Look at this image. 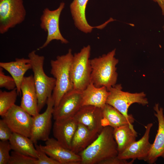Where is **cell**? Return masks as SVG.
Here are the masks:
<instances>
[{
    "instance_id": "22",
    "label": "cell",
    "mask_w": 164,
    "mask_h": 164,
    "mask_svg": "<svg viewBox=\"0 0 164 164\" xmlns=\"http://www.w3.org/2000/svg\"><path fill=\"white\" fill-rule=\"evenodd\" d=\"M113 134L117 145L118 154L136 141L137 137V133L133 126L129 124L114 128Z\"/></svg>"
},
{
    "instance_id": "6",
    "label": "cell",
    "mask_w": 164,
    "mask_h": 164,
    "mask_svg": "<svg viewBox=\"0 0 164 164\" xmlns=\"http://www.w3.org/2000/svg\"><path fill=\"white\" fill-rule=\"evenodd\" d=\"M108 91L109 93L106 104L117 109L132 124L135 119L132 114H128L129 106L134 103H137L143 106L149 103L146 94L144 92L132 93L123 91L121 84H115Z\"/></svg>"
},
{
    "instance_id": "31",
    "label": "cell",
    "mask_w": 164,
    "mask_h": 164,
    "mask_svg": "<svg viewBox=\"0 0 164 164\" xmlns=\"http://www.w3.org/2000/svg\"><path fill=\"white\" fill-rule=\"evenodd\" d=\"M134 161L132 159L131 161H128L127 159H120L117 156L103 160L99 164H132Z\"/></svg>"
},
{
    "instance_id": "14",
    "label": "cell",
    "mask_w": 164,
    "mask_h": 164,
    "mask_svg": "<svg viewBox=\"0 0 164 164\" xmlns=\"http://www.w3.org/2000/svg\"><path fill=\"white\" fill-rule=\"evenodd\" d=\"M78 124L99 133L104 127L102 108L91 105L82 106L74 116Z\"/></svg>"
},
{
    "instance_id": "28",
    "label": "cell",
    "mask_w": 164,
    "mask_h": 164,
    "mask_svg": "<svg viewBox=\"0 0 164 164\" xmlns=\"http://www.w3.org/2000/svg\"><path fill=\"white\" fill-rule=\"evenodd\" d=\"M37 151L38 157L36 160L35 164H59L53 159L49 157L47 154L41 149L40 145L34 144Z\"/></svg>"
},
{
    "instance_id": "26",
    "label": "cell",
    "mask_w": 164,
    "mask_h": 164,
    "mask_svg": "<svg viewBox=\"0 0 164 164\" xmlns=\"http://www.w3.org/2000/svg\"><path fill=\"white\" fill-rule=\"evenodd\" d=\"M37 159L13 151L8 164H35Z\"/></svg>"
},
{
    "instance_id": "18",
    "label": "cell",
    "mask_w": 164,
    "mask_h": 164,
    "mask_svg": "<svg viewBox=\"0 0 164 164\" xmlns=\"http://www.w3.org/2000/svg\"><path fill=\"white\" fill-rule=\"evenodd\" d=\"M88 0H73L70 5L72 16L75 26L80 31L91 33L94 28L102 29L107 24L106 22L101 25L92 26L88 23L85 15V9Z\"/></svg>"
},
{
    "instance_id": "15",
    "label": "cell",
    "mask_w": 164,
    "mask_h": 164,
    "mask_svg": "<svg viewBox=\"0 0 164 164\" xmlns=\"http://www.w3.org/2000/svg\"><path fill=\"white\" fill-rule=\"evenodd\" d=\"M20 89L22 97L20 106L32 116L37 115L39 114L37 95L32 75L24 76Z\"/></svg>"
},
{
    "instance_id": "16",
    "label": "cell",
    "mask_w": 164,
    "mask_h": 164,
    "mask_svg": "<svg viewBox=\"0 0 164 164\" xmlns=\"http://www.w3.org/2000/svg\"><path fill=\"white\" fill-rule=\"evenodd\" d=\"M153 109L156 113L155 116L158 122V128L154 142L152 144L151 149L146 161L148 163H154L159 157L164 159V115L163 109L159 107L156 104Z\"/></svg>"
},
{
    "instance_id": "27",
    "label": "cell",
    "mask_w": 164,
    "mask_h": 164,
    "mask_svg": "<svg viewBox=\"0 0 164 164\" xmlns=\"http://www.w3.org/2000/svg\"><path fill=\"white\" fill-rule=\"evenodd\" d=\"M12 150L9 141H0V164H8Z\"/></svg>"
},
{
    "instance_id": "23",
    "label": "cell",
    "mask_w": 164,
    "mask_h": 164,
    "mask_svg": "<svg viewBox=\"0 0 164 164\" xmlns=\"http://www.w3.org/2000/svg\"><path fill=\"white\" fill-rule=\"evenodd\" d=\"M9 142L13 151L37 158V151L29 137L13 132Z\"/></svg>"
},
{
    "instance_id": "30",
    "label": "cell",
    "mask_w": 164,
    "mask_h": 164,
    "mask_svg": "<svg viewBox=\"0 0 164 164\" xmlns=\"http://www.w3.org/2000/svg\"><path fill=\"white\" fill-rule=\"evenodd\" d=\"M13 132L3 119L0 120V139L2 141H9Z\"/></svg>"
},
{
    "instance_id": "3",
    "label": "cell",
    "mask_w": 164,
    "mask_h": 164,
    "mask_svg": "<svg viewBox=\"0 0 164 164\" xmlns=\"http://www.w3.org/2000/svg\"><path fill=\"white\" fill-rule=\"evenodd\" d=\"M116 49L106 54L90 60L92 68L91 82L96 87H106L108 90L116 83V66L118 62L115 57Z\"/></svg>"
},
{
    "instance_id": "5",
    "label": "cell",
    "mask_w": 164,
    "mask_h": 164,
    "mask_svg": "<svg viewBox=\"0 0 164 164\" xmlns=\"http://www.w3.org/2000/svg\"><path fill=\"white\" fill-rule=\"evenodd\" d=\"M91 46H84L74 54L71 64V74L73 89L82 92L91 82L92 68L89 57Z\"/></svg>"
},
{
    "instance_id": "8",
    "label": "cell",
    "mask_w": 164,
    "mask_h": 164,
    "mask_svg": "<svg viewBox=\"0 0 164 164\" xmlns=\"http://www.w3.org/2000/svg\"><path fill=\"white\" fill-rule=\"evenodd\" d=\"M65 3L61 2L56 9L51 10L48 8H45L40 18V27L47 32L46 41L37 49H42L53 40L60 41L62 43L67 44L68 40L61 34L59 28V21L61 13L64 8Z\"/></svg>"
},
{
    "instance_id": "11",
    "label": "cell",
    "mask_w": 164,
    "mask_h": 164,
    "mask_svg": "<svg viewBox=\"0 0 164 164\" xmlns=\"http://www.w3.org/2000/svg\"><path fill=\"white\" fill-rule=\"evenodd\" d=\"M82 106V92L73 89L65 94L53 108V118L56 120L73 117Z\"/></svg>"
},
{
    "instance_id": "2",
    "label": "cell",
    "mask_w": 164,
    "mask_h": 164,
    "mask_svg": "<svg viewBox=\"0 0 164 164\" xmlns=\"http://www.w3.org/2000/svg\"><path fill=\"white\" fill-rule=\"evenodd\" d=\"M73 55L71 49L65 55L57 56L50 62V73L56 79L55 86L52 97L54 101V108L58 105L63 95L73 89L71 66Z\"/></svg>"
},
{
    "instance_id": "9",
    "label": "cell",
    "mask_w": 164,
    "mask_h": 164,
    "mask_svg": "<svg viewBox=\"0 0 164 164\" xmlns=\"http://www.w3.org/2000/svg\"><path fill=\"white\" fill-rule=\"evenodd\" d=\"M2 118L13 132L30 138L32 129L33 117L20 106L15 104Z\"/></svg>"
},
{
    "instance_id": "29",
    "label": "cell",
    "mask_w": 164,
    "mask_h": 164,
    "mask_svg": "<svg viewBox=\"0 0 164 164\" xmlns=\"http://www.w3.org/2000/svg\"><path fill=\"white\" fill-rule=\"evenodd\" d=\"M3 68L0 67V87L5 88L12 90L16 88L15 81L11 76L6 75L3 71Z\"/></svg>"
},
{
    "instance_id": "4",
    "label": "cell",
    "mask_w": 164,
    "mask_h": 164,
    "mask_svg": "<svg viewBox=\"0 0 164 164\" xmlns=\"http://www.w3.org/2000/svg\"><path fill=\"white\" fill-rule=\"evenodd\" d=\"M28 57L30 60L33 78L38 98L39 112L46 104L48 98L52 96L56 84L54 77H49L45 73L43 64L45 57L37 54L34 50L30 52Z\"/></svg>"
},
{
    "instance_id": "20",
    "label": "cell",
    "mask_w": 164,
    "mask_h": 164,
    "mask_svg": "<svg viewBox=\"0 0 164 164\" xmlns=\"http://www.w3.org/2000/svg\"><path fill=\"white\" fill-rule=\"evenodd\" d=\"M109 91L104 87H96L91 82L82 92V105L102 108L106 104Z\"/></svg>"
},
{
    "instance_id": "13",
    "label": "cell",
    "mask_w": 164,
    "mask_h": 164,
    "mask_svg": "<svg viewBox=\"0 0 164 164\" xmlns=\"http://www.w3.org/2000/svg\"><path fill=\"white\" fill-rule=\"evenodd\" d=\"M153 125V123H149L145 126V131L143 136L118 153V157L121 159H131L134 160L138 159L146 162L152 146V144L149 142V137Z\"/></svg>"
},
{
    "instance_id": "17",
    "label": "cell",
    "mask_w": 164,
    "mask_h": 164,
    "mask_svg": "<svg viewBox=\"0 0 164 164\" xmlns=\"http://www.w3.org/2000/svg\"><path fill=\"white\" fill-rule=\"evenodd\" d=\"M78 125L73 117L55 120L53 127L54 138L63 146L70 150L71 141Z\"/></svg>"
},
{
    "instance_id": "19",
    "label": "cell",
    "mask_w": 164,
    "mask_h": 164,
    "mask_svg": "<svg viewBox=\"0 0 164 164\" xmlns=\"http://www.w3.org/2000/svg\"><path fill=\"white\" fill-rule=\"evenodd\" d=\"M0 67L8 71L14 79L18 95L21 94L20 87L24 74L29 70L32 69L30 60L24 58H16L14 61L0 62Z\"/></svg>"
},
{
    "instance_id": "1",
    "label": "cell",
    "mask_w": 164,
    "mask_h": 164,
    "mask_svg": "<svg viewBox=\"0 0 164 164\" xmlns=\"http://www.w3.org/2000/svg\"><path fill=\"white\" fill-rule=\"evenodd\" d=\"M113 130L109 126L104 127L93 142L78 154L81 158V164H99L103 160L118 156Z\"/></svg>"
},
{
    "instance_id": "10",
    "label": "cell",
    "mask_w": 164,
    "mask_h": 164,
    "mask_svg": "<svg viewBox=\"0 0 164 164\" xmlns=\"http://www.w3.org/2000/svg\"><path fill=\"white\" fill-rule=\"evenodd\" d=\"M47 107L43 113L33 117V122L30 138L34 144L38 141H46L49 138L52 128V119L54 106V101L52 96L47 100Z\"/></svg>"
},
{
    "instance_id": "25",
    "label": "cell",
    "mask_w": 164,
    "mask_h": 164,
    "mask_svg": "<svg viewBox=\"0 0 164 164\" xmlns=\"http://www.w3.org/2000/svg\"><path fill=\"white\" fill-rule=\"evenodd\" d=\"M18 95L16 88L10 91H0V115L2 117L15 104Z\"/></svg>"
},
{
    "instance_id": "32",
    "label": "cell",
    "mask_w": 164,
    "mask_h": 164,
    "mask_svg": "<svg viewBox=\"0 0 164 164\" xmlns=\"http://www.w3.org/2000/svg\"><path fill=\"white\" fill-rule=\"evenodd\" d=\"M157 2L161 8L162 14L164 15V0H152Z\"/></svg>"
},
{
    "instance_id": "21",
    "label": "cell",
    "mask_w": 164,
    "mask_h": 164,
    "mask_svg": "<svg viewBox=\"0 0 164 164\" xmlns=\"http://www.w3.org/2000/svg\"><path fill=\"white\" fill-rule=\"evenodd\" d=\"M99 133L91 130L83 124H78L71 141L70 150L78 154L93 142Z\"/></svg>"
},
{
    "instance_id": "24",
    "label": "cell",
    "mask_w": 164,
    "mask_h": 164,
    "mask_svg": "<svg viewBox=\"0 0 164 164\" xmlns=\"http://www.w3.org/2000/svg\"><path fill=\"white\" fill-rule=\"evenodd\" d=\"M104 126H110L114 128L132 124L121 113L113 106L106 104L102 109Z\"/></svg>"
},
{
    "instance_id": "12",
    "label": "cell",
    "mask_w": 164,
    "mask_h": 164,
    "mask_svg": "<svg viewBox=\"0 0 164 164\" xmlns=\"http://www.w3.org/2000/svg\"><path fill=\"white\" fill-rule=\"evenodd\" d=\"M45 145H39L41 149L59 164H80L81 158L78 154L62 145L55 138H49Z\"/></svg>"
},
{
    "instance_id": "7",
    "label": "cell",
    "mask_w": 164,
    "mask_h": 164,
    "mask_svg": "<svg viewBox=\"0 0 164 164\" xmlns=\"http://www.w3.org/2000/svg\"><path fill=\"white\" fill-rule=\"evenodd\" d=\"M26 14L23 0H0V33L22 23Z\"/></svg>"
}]
</instances>
